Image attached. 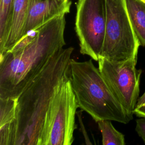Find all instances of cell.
Segmentation results:
<instances>
[{
  "label": "cell",
  "mask_w": 145,
  "mask_h": 145,
  "mask_svg": "<svg viewBox=\"0 0 145 145\" xmlns=\"http://www.w3.org/2000/svg\"><path fill=\"white\" fill-rule=\"evenodd\" d=\"M65 15L54 17L37 28L25 46L0 56V98H17L66 45Z\"/></svg>",
  "instance_id": "cell-1"
},
{
  "label": "cell",
  "mask_w": 145,
  "mask_h": 145,
  "mask_svg": "<svg viewBox=\"0 0 145 145\" xmlns=\"http://www.w3.org/2000/svg\"><path fill=\"white\" fill-rule=\"evenodd\" d=\"M74 48H63L16 98L14 145H39L45 117L60 83L70 75Z\"/></svg>",
  "instance_id": "cell-2"
},
{
  "label": "cell",
  "mask_w": 145,
  "mask_h": 145,
  "mask_svg": "<svg viewBox=\"0 0 145 145\" xmlns=\"http://www.w3.org/2000/svg\"><path fill=\"white\" fill-rule=\"evenodd\" d=\"M92 59L70 63V79L78 107L96 121L109 120L128 123L131 118L110 90Z\"/></svg>",
  "instance_id": "cell-3"
},
{
  "label": "cell",
  "mask_w": 145,
  "mask_h": 145,
  "mask_svg": "<svg viewBox=\"0 0 145 145\" xmlns=\"http://www.w3.org/2000/svg\"><path fill=\"white\" fill-rule=\"evenodd\" d=\"M70 75L57 88L47 110L39 145H71L78 108Z\"/></svg>",
  "instance_id": "cell-4"
},
{
  "label": "cell",
  "mask_w": 145,
  "mask_h": 145,
  "mask_svg": "<svg viewBox=\"0 0 145 145\" xmlns=\"http://www.w3.org/2000/svg\"><path fill=\"white\" fill-rule=\"evenodd\" d=\"M106 29L100 57L120 62L138 57L139 41L134 32L125 0H106Z\"/></svg>",
  "instance_id": "cell-5"
},
{
  "label": "cell",
  "mask_w": 145,
  "mask_h": 145,
  "mask_svg": "<svg viewBox=\"0 0 145 145\" xmlns=\"http://www.w3.org/2000/svg\"><path fill=\"white\" fill-rule=\"evenodd\" d=\"M106 0H78L75 31L80 52L98 61L106 29Z\"/></svg>",
  "instance_id": "cell-6"
},
{
  "label": "cell",
  "mask_w": 145,
  "mask_h": 145,
  "mask_svg": "<svg viewBox=\"0 0 145 145\" xmlns=\"http://www.w3.org/2000/svg\"><path fill=\"white\" fill-rule=\"evenodd\" d=\"M138 57L112 61L100 57L98 68L113 95L128 114L133 118L139 95L142 70L137 69Z\"/></svg>",
  "instance_id": "cell-7"
},
{
  "label": "cell",
  "mask_w": 145,
  "mask_h": 145,
  "mask_svg": "<svg viewBox=\"0 0 145 145\" xmlns=\"http://www.w3.org/2000/svg\"><path fill=\"white\" fill-rule=\"evenodd\" d=\"M71 5L70 0H29L23 37L54 17L69 13Z\"/></svg>",
  "instance_id": "cell-8"
},
{
  "label": "cell",
  "mask_w": 145,
  "mask_h": 145,
  "mask_svg": "<svg viewBox=\"0 0 145 145\" xmlns=\"http://www.w3.org/2000/svg\"><path fill=\"white\" fill-rule=\"evenodd\" d=\"M29 0H14L7 37L0 49V56L10 51L22 38Z\"/></svg>",
  "instance_id": "cell-9"
},
{
  "label": "cell",
  "mask_w": 145,
  "mask_h": 145,
  "mask_svg": "<svg viewBox=\"0 0 145 145\" xmlns=\"http://www.w3.org/2000/svg\"><path fill=\"white\" fill-rule=\"evenodd\" d=\"M16 98H0V145H14Z\"/></svg>",
  "instance_id": "cell-10"
},
{
  "label": "cell",
  "mask_w": 145,
  "mask_h": 145,
  "mask_svg": "<svg viewBox=\"0 0 145 145\" xmlns=\"http://www.w3.org/2000/svg\"><path fill=\"white\" fill-rule=\"evenodd\" d=\"M125 4L140 45L145 47V3L140 0H125Z\"/></svg>",
  "instance_id": "cell-11"
},
{
  "label": "cell",
  "mask_w": 145,
  "mask_h": 145,
  "mask_svg": "<svg viewBox=\"0 0 145 145\" xmlns=\"http://www.w3.org/2000/svg\"><path fill=\"white\" fill-rule=\"evenodd\" d=\"M111 121L109 120H101L96 122L101 133L102 144L103 145L125 144L124 135L114 128Z\"/></svg>",
  "instance_id": "cell-12"
},
{
  "label": "cell",
  "mask_w": 145,
  "mask_h": 145,
  "mask_svg": "<svg viewBox=\"0 0 145 145\" xmlns=\"http://www.w3.org/2000/svg\"><path fill=\"white\" fill-rule=\"evenodd\" d=\"M14 0H0V49L6 41Z\"/></svg>",
  "instance_id": "cell-13"
},
{
  "label": "cell",
  "mask_w": 145,
  "mask_h": 145,
  "mask_svg": "<svg viewBox=\"0 0 145 145\" xmlns=\"http://www.w3.org/2000/svg\"><path fill=\"white\" fill-rule=\"evenodd\" d=\"M135 131L145 144V117H139L136 120Z\"/></svg>",
  "instance_id": "cell-14"
},
{
  "label": "cell",
  "mask_w": 145,
  "mask_h": 145,
  "mask_svg": "<svg viewBox=\"0 0 145 145\" xmlns=\"http://www.w3.org/2000/svg\"><path fill=\"white\" fill-rule=\"evenodd\" d=\"M133 113L137 117H145V104L142 106L135 108Z\"/></svg>",
  "instance_id": "cell-15"
},
{
  "label": "cell",
  "mask_w": 145,
  "mask_h": 145,
  "mask_svg": "<svg viewBox=\"0 0 145 145\" xmlns=\"http://www.w3.org/2000/svg\"><path fill=\"white\" fill-rule=\"evenodd\" d=\"M144 104H145V92L140 97H139L137 101L136 108L142 106Z\"/></svg>",
  "instance_id": "cell-16"
},
{
  "label": "cell",
  "mask_w": 145,
  "mask_h": 145,
  "mask_svg": "<svg viewBox=\"0 0 145 145\" xmlns=\"http://www.w3.org/2000/svg\"><path fill=\"white\" fill-rule=\"evenodd\" d=\"M140 1H142L143 2H144V3H145V0H140Z\"/></svg>",
  "instance_id": "cell-17"
}]
</instances>
